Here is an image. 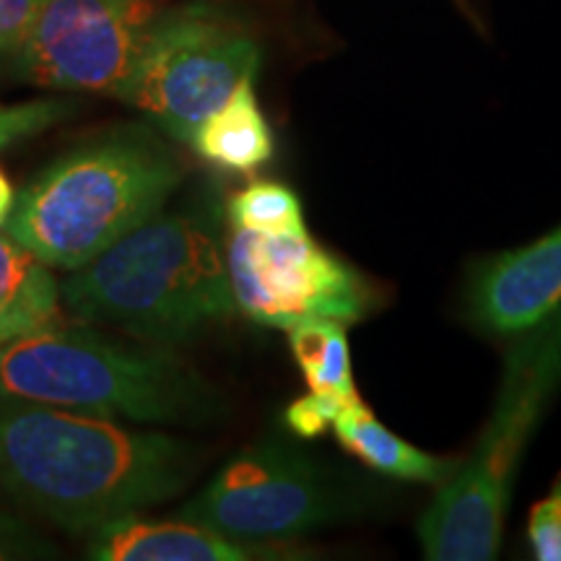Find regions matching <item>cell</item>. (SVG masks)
I'll use <instances>...</instances> for the list:
<instances>
[{
    "instance_id": "cell-3",
    "label": "cell",
    "mask_w": 561,
    "mask_h": 561,
    "mask_svg": "<svg viewBox=\"0 0 561 561\" xmlns=\"http://www.w3.org/2000/svg\"><path fill=\"white\" fill-rule=\"evenodd\" d=\"M182 178L178 153L149 130L102 133L21 187L3 234L70 273L159 214Z\"/></svg>"
},
{
    "instance_id": "cell-9",
    "label": "cell",
    "mask_w": 561,
    "mask_h": 561,
    "mask_svg": "<svg viewBox=\"0 0 561 561\" xmlns=\"http://www.w3.org/2000/svg\"><path fill=\"white\" fill-rule=\"evenodd\" d=\"M157 16L159 0H45L13 58L19 76L121 100Z\"/></svg>"
},
{
    "instance_id": "cell-14",
    "label": "cell",
    "mask_w": 561,
    "mask_h": 561,
    "mask_svg": "<svg viewBox=\"0 0 561 561\" xmlns=\"http://www.w3.org/2000/svg\"><path fill=\"white\" fill-rule=\"evenodd\" d=\"M286 333H289L294 359H297L310 390L333 392L346 403L359 401L354 375H351L348 335L343 322L305 320Z\"/></svg>"
},
{
    "instance_id": "cell-2",
    "label": "cell",
    "mask_w": 561,
    "mask_h": 561,
    "mask_svg": "<svg viewBox=\"0 0 561 561\" xmlns=\"http://www.w3.org/2000/svg\"><path fill=\"white\" fill-rule=\"evenodd\" d=\"M60 307L81 322L178 346L237 310L221 208L153 214L102 255L60 280Z\"/></svg>"
},
{
    "instance_id": "cell-23",
    "label": "cell",
    "mask_w": 561,
    "mask_h": 561,
    "mask_svg": "<svg viewBox=\"0 0 561 561\" xmlns=\"http://www.w3.org/2000/svg\"><path fill=\"white\" fill-rule=\"evenodd\" d=\"M13 201H16V193H13L11 182L5 180V174L0 172V229H3L5 219H9L11 208H13Z\"/></svg>"
},
{
    "instance_id": "cell-11",
    "label": "cell",
    "mask_w": 561,
    "mask_h": 561,
    "mask_svg": "<svg viewBox=\"0 0 561 561\" xmlns=\"http://www.w3.org/2000/svg\"><path fill=\"white\" fill-rule=\"evenodd\" d=\"M89 559L96 561H250L276 559L265 543L237 541L182 520H146L128 515L94 530L89 538Z\"/></svg>"
},
{
    "instance_id": "cell-13",
    "label": "cell",
    "mask_w": 561,
    "mask_h": 561,
    "mask_svg": "<svg viewBox=\"0 0 561 561\" xmlns=\"http://www.w3.org/2000/svg\"><path fill=\"white\" fill-rule=\"evenodd\" d=\"M193 149L221 170L250 174L273 157V133L255 96V79L242 81L193 138Z\"/></svg>"
},
{
    "instance_id": "cell-5",
    "label": "cell",
    "mask_w": 561,
    "mask_h": 561,
    "mask_svg": "<svg viewBox=\"0 0 561 561\" xmlns=\"http://www.w3.org/2000/svg\"><path fill=\"white\" fill-rule=\"evenodd\" d=\"M561 392V305L512 335L494 409L468 458L416 525L432 561L500 557L523 455Z\"/></svg>"
},
{
    "instance_id": "cell-22",
    "label": "cell",
    "mask_w": 561,
    "mask_h": 561,
    "mask_svg": "<svg viewBox=\"0 0 561 561\" xmlns=\"http://www.w3.org/2000/svg\"><path fill=\"white\" fill-rule=\"evenodd\" d=\"M50 325H58V322L42 318V314L26 310V307L5 305V301H0V346L21 339V335L42 331V328H50Z\"/></svg>"
},
{
    "instance_id": "cell-20",
    "label": "cell",
    "mask_w": 561,
    "mask_h": 561,
    "mask_svg": "<svg viewBox=\"0 0 561 561\" xmlns=\"http://www.w3.org/2000/svg\"><path fill=\"white\" fill-rule=\"evenodd\" d=\"M60 549L21 517L0 510V561L58 559Z\"/></svg>"
},
{
    "instance_id": "cell-4",
    "label": "cell",
    "mask_w": 561,
    "mask_h": 561,
    "mask_svg": "<svg viewBox=\"0 0 561 561\" xmlns=\"http://www.w3.org/2000/svg\"><path fill=\"white\" fill-rule=\"evenodd\" d=\"M0 401L136 424H203L221 411L216 390L170 346L60 322L0 346Z\"/></svg>"
},
{
    "instance_id": "cell-18",
    "label": "cell",
    "mask_w": 561,
    "mask_h": 561,
    "mask_svg": "<svg viewBox=\"0 0 561 561\" xmlns=\"http://www.w3.org/2000/svg\"><path fill=\"white\" fill-rule=\"evenodd\" d=\"M343 405L348 403L343 398L333 396V392L310 390L286 409V426L301 439L320 437L322 432H328L335 424Z\"/></svg>"
},
{
    "instance_id": "cell-15",
    "label": "cell",
    "mask_w": 561,
    "mask_h": 561,
    "mask_svg": "<svg viewBox=\"0 0 561 561\" xmlns=\"http://www.w3.org/2000/svg\"><path fill=\"white\" fill-rule=\"evenodd\" d=\"M0 301L60 322V284L37 255L0 234Z\"/></svg>"
},
{
    "instance_id": "cell-7",
    "label": "cell",
    "mask_w": 561,
    "mask_h": 561,
    "mask_svg": "<svg viewBox=\"0 0 561 561\" xmlns=\"http://www.w3.org/2000/svg\"><path fill=\"white\" fill-rule=\"evenodd\" d=\"M261 47L240 21L206 3L159 11L123 102L149 115L167 136L193 144L203 123L255 79Z\"/></svg>"
},
{
    "instance_id": "cell-6",
    "label": "cell",
    "mask_w": 561,
    "mask_h": 561,
    "mask_svg": "<svg viewBox=\"0 0 561 561\" xmlns=\"http://www.w3.org/2000/svg\"><path fill=\"white\" fill-rule=\"evenodd\" d=\"M371 502L294 442L263 439L244 447L182 504L178 517L237 538L280 541L369 512Z\"/></svg>"
},
{
    "instance_id": "cell-17",
    "label": "cell",
    "mask_w": 561,
    "mask_h": 561,
    "mask_svg": "<svg viewBox=\"0 0 561 561\" xmlns=\"http://www.w3.org/2000/svg\"><path fill=\"white\" fill-rule=\"evenodd\" d=\"M79 104L70 100H34L21 104H0V149L50 130L68 121Z\"/></svg>"
},
{
    "instance_id": "cell-12",
    "label": "cell",
    "mask_w": 561,
    "mask_h": 561,
    "mask_svg": "<svg viewBox=\"0 0 561 561\" xmlns=\"http://www.w3.org/2000/svg\"><path fill=\"white\" fill-rule=\"evenodd\" d=\"M333 430L354 458H359L371 471L398 481L445 486L462 462V458H442L413 447L411 442L392 434L362 401L343 405Z\"/></svg>"
},
{
    "instance_id": "cell-1",
    "label": "cell",
    "mask_w": 561,
    "mask_h": 561,
    "mask_svg": "<svg viewBox=\"0 0 561 561\" xmlns=\"http://www.w3.org/2000/svg\"><path fill=\"white\" fill-rule=\"evenodd\" d=\"M201 453L164 432L30 401H0V486L68 533L170 502L195 479Z\"/></svg>"
},
{
    "instance_id": "cell-21",
    "label": "cell",
    "mask_w": 561,
    "mask_h": 561,
    "mask_svg": "<svg viewBox=\"0 0 561 561\" xmlns=\"http://www.w3.org/2000/svg\"><path fill=\"white\" fill-rule=\"evenodd\" d=\"M45 0H0V58H16Z\"/></svg>"
},
{
    "instance_id": "cell-19",
    "label": "cell",
    "mask_w": 561,
    "mask_h": 561,
    "mask_svg": "<svg viewBox=\"0 0 561 561\" xmlns=\"http://www.w3.org/2000/svg\"><path fill=\"white\" fill-rule=\"evenodd\" d=\"M528 541L538 561H561V476L553 483L551 494L533 507Z\"/></svg>"
},
{
    "instance_id": "cell-16",
    "label": "cell",
    "mask_w": 561,
    "mask_h": 561,
    "mask_svg": "<svg viewBox=\"0 0 561 561\" xmlns=\"http://www.w3.org/2000/svg\"><path fill=\"white\" fill-rule=\"evenodd\" d=\"M227 219L231 229L257 231V234H310L305 227V214H301L297 193L280 182H252L229 201Z\"/></svg>"
},
{
    "instance_id": "cell-8",
    "label": "cell",
    "mask_w": 561,
    "mask_h": 561,
    "mask_svg": "<svg viewBox=\"0 0 561 561\" xmlns=\"http://www.w3.org/2000/svg\"><path fill=\"white\" fill-rule=\"evenodd\" d=\"M227 263L237 310L261 325L280 331L305 320L351 325L375 307L369 280L322 250L310 234L278 237L231 229Z\"/></svg>"
},
{
    "instance_id": "cell-10",
    "label": "cell",
    "mask_w": 561,
    "mask_h": 561,
    "mask_svg": "<svg viewBox=\"0 0 561 561\" xmlns=\"http://www.w3.org/2000/svg\"><path fill=\"white\" fill-rule=\"evenodd\" d=\"M561 305V227L476 268L468 310L483 331L515 335Z\"/></svg>"
}]
</instances>
